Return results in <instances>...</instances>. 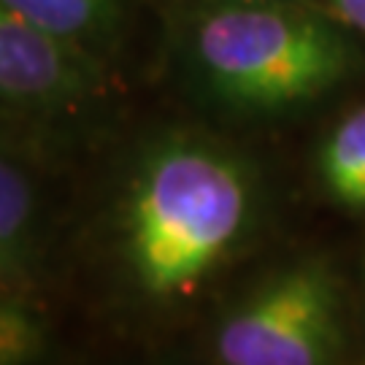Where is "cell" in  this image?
Masks as SVG:
<instances>
[{"mask_svg": "<svg viewBox=\"0 0 365 365\" xmlns=\"http://www.w3.org/2000/svg\"><path fill=\"white\" fill-rule=\"evenodd\" d=\"M249 217V184L227 155L195 141L157 146L125 200V257L138 289L184 298L230 252Z\"/></svg>", "mask_w": 365, "mask_h": 365, "instance_id": "cell-1", "label": "cell"}, {"mask_svg": "<svg viewBox=\"0 0 365 365\" xmlns=\"http://www.w3.org/2000/svg\"><path fill=\"white\" fill-rule=\"evenodd\" d=\"M192 60L206 90L238 108H282L330 90L352 49L325 19L279 0L206 6L192 27Z\"/></svg>", "mask_w": 365, "mask_h": 365, "instance_id": "cell-2", "label": "cell"}, {"mask_svg": "<svg viewBox=\"0 0 365 365\" xmlns=\"http://www.w3.org/2000/svg\"><path fill=\"white\" fill-rule=\"evenodd\" d=\"M339 349L336 287L319 265L271 279L217 333V360L227 365H317Z\"/></svg>", "mask_w": 365, "mask_h": 365, "instance_id": "cell-3", "label": "cell"}, {"mask_svg": "<svg viewBox=\"0 0 365 365\" xmlns=\"http://www.w3.org/2000/svg\"><path fill=\"white\" fill-rule=\"evenodd\" d=\"M98 84L90 52L46 36L11 11L0 14V108L60 111Z\"/></svg>", "mask_w": 365, "mask_h": 365, "instance_id": "cell-4", "label": "cell"}, {"mask_svg": "<svg viewBox=\"0 0 365 365\" xmlns=\"http://www.w3.org/2000/svg\"><path fill=\"white\" fill-rule=\"evenodd\" d=\"M14 16L46 36L90 52L103 43L117 25L128 0H0Z\"/></svg>", "mask_w": 365, "mask_h": 365, "instance_id": "cell-5", "label": "cell"}, {"mask_svg": "<svg viewBox=\"0 0 365 365\" xmlns=\"http://www.w3.org/2000/svg\"><path fill=\"white\" fill-rule=\"evenodd\" d=\"M322 179L339 203L365 209V108H357L327 138L322 149Z\"/></svg>", "mask_w": 365, "mask_h": 365, "instance_id": "cell-6", "label": "cell"}, {"mask_svg": "<svg viewBox=\"0 0 365 365\" xmlns=\"http://www.w3.org/2000/svg\"><path fill=\"white\" fill-rule=\"evenodd\" d=\"M36 241V192L25 170L0 155V247L30 260Z\"/></svg>", "mask_w": 365, "mask_h": 365, "instance_id": "cell-7", "label": "cell"}, {"mask_svg": "<svg viewBox=\"0 0 365 365\" xmlns=\"http://www.w3.org/2000/svg\"><path fill=\"white\" fill-rule=\"evenodd\" d=\"M49 330L30 306L0 295V365H22L43 357Z\"/></svg>", "mask_w": 365, "mask_h": 365, "instance_id": "cell-8", "label": "cell"}, {"mask_svg": "<svg viewBox=\"0 0 365 365\" xmlns=\"http://www.w3.org/2000/svg\"><path fill=\"white\" fill-rule=\"evenodd\" d=\"M30 271V260L16 255L11 249L0 247V287H14L19 284Z\"/></svg>", "mask_w": 365, "mask_h": 365, "instance_id": "cell-9", "label": "cell"}, {"mask_svg": "<svg viewBox=\"0 0 365 365\" xmlns=\"http://www.w3.org/2000/svg\"><path fill=\"white\" fill-rule=\"evenodd\" d=\"M330 6L346 25L365 33V0H330Z\"/></svg>", "mask_w": 365, "mask_h": 365, "instance_id": "cell-10", "label": "cell"}, {"mask_svg": "<svg viewBox=\"0 0 365 365\" xmlns=\"http://www.w3.org/2000/svg\"><path fill=\"white\" fill-rule=\"evenodd\" d=\"M206 6H220V3H244V0H200Z\"/></svg>", "mask_w": 365, "mask_h": 365, "instance_id": "cell-11", "label": "cell"}, {"mask_svg": "<svg viewBox=\"0 0 365 365\" xmlns=\"http://www.w3.org/2000/svg\"><path fill=\"white\" fill-rule=\"evenodd\" d=\"M3 11H9V9H6V6H3V3H0V14H3Z\"/></svg>", "mask_w": 365, "mask_h": 365, "instance_id": "cell-12", "label": "cell"}]
</instances>
